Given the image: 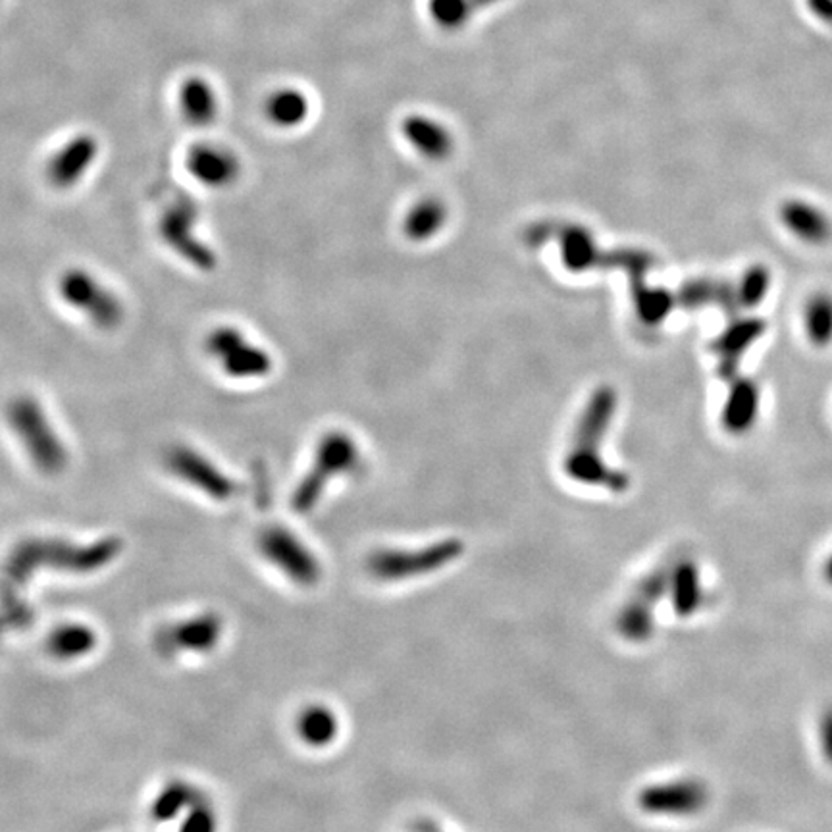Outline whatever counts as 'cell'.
Returning <instances> with one entry per match:
<instances>
[{"label": "cell", "instance_id": "29", "mask_svg": "<svg viewBox=\"0 0 832 832\" xmlns=\"http://www.w3.org/2000/svg\"><path fill=\"white\" fill-rule=\"evenodd\" d=\"M769 286H771L769 273L765 270L764 266H754L744 274L739 289L734 291V298L742 306L759 305L767 295Z\"/></svg>", "mask_w": 832, "mask_h": 832}, {"label": "cell", "instance_id": "27", "mask_svg": "<svg viewBox=\"0 0 832 832\" xmlns=\"http://www.w3.org/2000/svg\"><path fill=\"white\" fill-rule=\"evenodd\" d=\"M634 301H636V311L644 323H661L671 313L672 299L667 291L663 289H652L640 281L634 286Z\"/></svg>", "mask_w": 832, "mask_h": 832}, {"label": "cell", "instance_id": "10", "mask_svg": "<svg viewBox=\"0 0 832 832\" xmlns=\"http://www.w3.org/2000/svg\"><path fill=\"white\" fill-rule=\"evenodd\" d=\"M707 804L709 790L697 779L652 784L638 794V807L647 816H696Z\"/></svg>", "mask_w": 832, "mask_h": 832}, {"label": "cell", "instance_id": "20", "mask_svg": "<svg viewBox=\"0 0 832 832\" xmlns=\"http://www.w3.org/2000/svg\"><path fill=\"white\" fill-rule=\"evenodd\" d=\"M761 333H764L761 320H744V323L732 324L731 328L722 333L719 341L715 343V351L721 358V373L724 376H731L732 368L744 355V351L754 341H757Z\"/></svg>", "mask_w": 832, "mask_h": 832}, {"label": "cell", "instance_id": "32", "mask_svg": "<svg viewBox=\"0 0 832 832\" xmlns=\"http://www.w3.org/2000/svg\"><path fill=\"white\" fill-rule=\"evenodd\" d=\"M819 742L824 759L832 765V707H829L819 721Z\"/></svg>", "mask_w": 832, "mask_h": 832}, {"label": "cell", "instance_id": "16", "mask_svg": "<svg viewBox=\"0 0 832 832\" xmlns=\"http://www.w3.org/2000/svg\"><path fill=\"white\" fill-rule=\"evenodd\" d=\"M669 597H671L672 609L682 619H689L694 613L699 612V607L704 605V584L694 560L680 559L672 565Z\"/></svg>", "mask_w": 832, "mask_h": 832}, {"label": "cell", "instance_id": "22", "mask_svg": "<svg viewBox=\"0 0 832 832\" xmlns=\"http://www.w3.org/2000/svg\"><path fill=\"white\" fill-rule=\"evenodd\" d=\"M560 255L563 263L572 273L590 270L597 264L605 263L602 253L595 249L594 239L582 228L570 226L560 234Z\"/></svg>", "mask_w": 832, "mask_h": 832}, {"label": "cell", "instance_id": "9", "mask_svg": "<svg viewBox=\"0 0 832 832\" xmlns=\"http://www.w3.org/2000/svg\"><path fill=\"white\" fill-rule=\"evenodd\" d=\"M259 550L274 567L301 587H315L323 577L320 565L313 552L288 528H264L259 535Z\"/></svg>", "mask_w": 832, "mask_h": 832}, {"label": "cell", "instance_id": "31", "mask_svg": "<svg viewBox=\"0 0 832 832\" xmlns=\"http://www.w3.org/2000/svg\"><path fill=\"white\" fill-rule=\"evenodd\" d=\"M218 823H216V817L211 807L206 806V802H199L191 806L189 816L186 817V821L181 824V832H216Z\"/></svg>", "mask_w": 832, "mask_h": 832}, {"label": "cell", "instance_id": "6", "mask_svg": "<svg viewBox=\"0 0 832 832\" xmlns=\"http://www.w3.org/2000/svg\"><path fill=\"white\" fill-rule=\"evenodd\" d=\"M199 206L189 197H178L164 209L159 220V234L172 253L201 273H213L218 256L197 234Z\"/></svg>", "mask_w": 832, "mask_h": 832}, {"label": "cell", "instance_id": "19", "mask_svg": "<svg viewBox=\"0 0 832 832\" xmlns=\"http://www.w3.org/2000/svg\"><path fill=\"white\" fill-rule=\"evenodd\" d=\"M264 114L276 128H298L308 116V101L299 89L281 87L264 102Z\"/></svg>", "mask_w": 832, "mask_h": 832}, {"label": "cell", "instance_id": "5", "mask_svg": "<svg viewBox=\"0 0 832 832\" xmlns=\"http://www.w3.org/2000/svg\"><path fill=\"white\" fill-rule=\"evenodd\" d=\"M59 295L99 330H116L124 320L126 311L118 295L86 268H70L62 274Z\"/></svg>", "mask_w": 832, "mask_h": 832}, {"label": "cell", "instance_id": "4", "mask_svg": "<svg viewBox=\"0 0 832 832\" xmlns=\"http://www.w3.org/2000/svg\"><path fill=\"white\" fill-rule=\"evenodd\" d=\"M465 553V544L447 538L420 550H378L368 559V572L382 582L426 577L447 567Z\"/></svg>", "mask_w": 832, "mask_h": 832}, {"label": "cell", "instance_id": "3", "mask_svg": "<svg viewBox=\"0 0 832 832\" xmlns=\"http://www.w3.org/2000/svg\"><path fill=\"white\" fill-rule=\"evenodd\" d=\"M358 465V447L355 440L345 432L326 433L316 445L313 467L299 482L291 507L298 513H308L320 502L326 486L330 484L333 476L348 475Z\"/></svg>", "mask_w": 832, "mask_h": 832}, {"label": "cell", "instance_id": "21", "mask_svg": "<svg viewBox=\"0 0 832 832\" xmlns=\"http://www.w3.org/2000/svg\"><path fill=\"white\" fill-rule=\"evenodd\" d=\"M405 136L426 159L442 161L450 156L453 147L450 131L433 119L408 118L405 122Z\"/></svg>", "mask_w": 832, "mask_h": 832}, {"label": "cell", "instance_id": "28", "mask_svg": "<svg viewBox=\"0 0 832 832\" xmlns=\"http://www.w3.org/2000/svg\"><path fill=\"white\" fill-rule=\"evenodd\" d=\"M199 799V792L186 782H172L162 790L161 796L153 804V816L159 821H168L178 816L184 807H191Z\"/></svg>", "mask_w": 832, "mask_h": 832}, {"label": "cell", "instance_id": "11", "mask_svg": "<svg viewBox=\"0 0 832 832\" xmlns=\"http://www.w3.org/2000/svg\"><path fill=\"white\" fill-rule=\"evenodd\" d=\"M99 149V141L91 134H77L68 139L47 162L49 184L59 191L76 187L97 162Z\"/></svg>", "mask_w": 832, "mask_h": 832}, {"label": "cell", "instance_id": "7", "mask_svg": "<svg viewBox=\"0 0 832 832\" xmlns=\"http://www.w3.org/2000/svg\"><path fill=\"white\" fill-rule=\"evenodd\" d=\"M209 357L234 380H261L273 373L274 361L266 349L256 345L236 326H218L204 341Z\"/></svg>", "mask_w": 832, "mask_h": 832}, {"label": "cell", "instance_id": "12", "mask_svg": "<svg viewBox=\"0 0 832 832\" xmlns=\"http://www.w3.org/2000/svg\"><path fill=\"white\" fill-rule=\"evenodd\" d=\"M186 168L191 178L209 189H226L241 176L238 154L214 143L193 144L186 156Z\"/></svg>", "mask_w": 832, "mask_h": 832}, {"label": "cell", "instance_id": "13", "mask_svg": "<svg viewBox=\"0 0 832 832\" xmlns=\"http://www.w3.org/2000/svg\"><path fill=\"white\" fill-rule=\"evenodd\" d=\"M222 634V622L214 615H203L197 619L179 622L172 629L159 634L156 646L166 655L176 652H209L213 650Z\"/></svg>", "mask_w": 832, "mask_h": 832}, {"label": "cell", "instance_id": "1", "mask_svg": "<svg viewBox=\"0 0 832 832\" xmlns=\"http://www.w3.org/2000/svg\"><path fill=\"white\" fill-rule=\"evenodd\" d=\"M617 395L607 386L590 398L572 438V447L565 457V472L580 484L603 486L612 492H625L630 484L629 476L607 467L600 455V443L612 425Z\"/></svg>", "mask_w": 832, "mask_h": 832}, {"label": "cell", "instance_id": "8", "mask_svg": "<svg viewBox=\"0 0 832 832\" xmlns=\"http://www.w3.org/2000/svg\"><path fill=\"white\" fill-rule=\"evenodd\" d=\"M164 465L181 482L196 488L216 502H228L238 493V484L214 461L187 443H176L164 455Z\"/></svg>", "mask_w": 832, "mask_h": 832}, {"label": "cell", "instance_id": "25", "mask_svg": "<svg viewBox=\"0 0 832 832\" xmlns=\"http://www.w3.org/2000/svg\"><path fill=\"white\" fill-rule=\"evenodd\" d=\"M97 644V636L84 625H66L52 632L49 638V652L56 659H76L89 654Z\"/></svg>", "mask_w": 832, "mask_h": 832}, {"label": "cell", "instance_id": "17", "mask_svg": "<svg viewBox=\"0 0 832 832\" xmlns=\"http://www.w3.org/2000/svg\"><path fill=\"white\" fill-rule=\"evenodd\" d=\"M759 413V390L749 380L732 386L722 408V425L731 433H744L754 426Z\"/></svg>", "mask_w": 832, "mask_h": 832}, {"label": "cell", "instance_id": "30", "mask_svg": "<svg viewBox=\"0 0 832 832\" xmlns=\"http://www.w3.org/2000/svg\"><path fill=\"white\" fill-rule=\"evenodd\" d=\"M727 286H721L717 281H692L684 291L680 293V301L686 306H699L705 303H717L721 299H727L731 293H727Z\"/></svg>", "mask_w": 832, "mask_h": 832}, {"label": "cell", "instance_id": "15", "mask_svg": "<svg viewBox=\"0 0 832 832\" xmlns=\"http://www.w3.org/2000/svg\"><path fill=\"white\" fill-rule=\"evenodd\" d=\"M784 228L806 243H823L831 238L832 224L829 216L807 201H789L781 206Z\"/></svg>", "mask_w": 832, "mask_h": 832}, {"label": "cell", "instance_id": "2", "mask_svg": "<svg viewBox=\"0 0 832 832\" xmlns=\"http://www.w3.org/2000/svg\"><path fill=\"white\" fill-rule=\"evenodd\" d=\"M4 415L10 430L37 470L54 476L68 467V447L41 401L29 393H20L9 401Z\"/></svg>", "mask_w": 832, "mask_h": 832}, {"label": "cell", "instance_id": "23", "mask_svg": "<svg viewBox=\"0 0 832 832\" xmlns=\"http://www.w3.org/2000/svg\"><path fill=\"white\" fill-rule=\"evenodd\" d=\"M298 732L301 740L313 747H324L331 744L338 732V717L324 705H311L299 715Z\"/></svg>", "mask_w": 832, "mask_h": 832}, {"label": "cell", "instance_id": "14", "mask_svg": "<svg viewBox=\"0 0 832 832\" xmlns=\"http://www.w3.org/2000/svg\"><path fill=\"white\" fill-rule=\"evenodd\" d=\"M181 116L193 128H209L218 118L220 101L214 87L201 76H189L181 81L178 91Z\"/></svg>", "mask_w": 832, "mask_h": 832}, {"label": "cell", "instance_id": "18", "mask_svg": "<svg viewBox=\"0 0 832 832\" xmlns=\"http://www.w3.org/2000/svg\"><path fill=\"white\" fill-rule=\"evenodd\" d=\"M617 632L625 640L642 644L654 636L655 629V605L644 600L642 595L634 594L629 602L620 607L617 620H615Z\"/></svg>", "mask_w": 832, "mask_h": 832}, {"label": "cell", "instance_id": "34", "mask_svg": "<svg viewBox=\"0 0 832 832\" xmlns=\"http://www.w3.org/2000/svg\"><path fill=\"white\" fill-rule=\"evenodd\" d=\"M418 832H440V831H436V829H432V827H428V829H420V831Z\"/></svg>", "mask_w": 832, "mask_h": 832}, {"label": "cell", "instance_id": "26", "mask_svg": "<svg viewBox=\"0 0 832 832\" xmlns=\"http://www.w3.org/2000/svg\"><path fill=\"white\" fill-rule=\"evenodd\" d=\"M807 338L817 345L824 348L832 343V298L827 293H817L806 303L804 311Z\"/></svg>", "mask_w": 832, "mask_h": 832}, {"label": "cell", "instance_id": "33", "mask_svg": "<svg viewBox=\"0 0 832 832\" xmlns=\"http://www.w3.org/2000/svg\"><path fill=\"white\" fill-rule=\"evenodd\" d=\"M824 578H827L829 584H832V555L829 557V560L824 563Z\"/></svg>", "mask_w": 832, "mask_h": 832}, {"label": "cell", "instance_id": "24", "mask_svg": "<svg viewBox=\"0 0 832 832\" xmlns=\"http://www.w3.org/2000/svg\"><path fill=\"white\" fill-rule=\"evenodd\" d=\"M447 220V211L445 204L438 199H423L420 203L411 209V213L405 218L403 230L405 236L413 241H425L436 236L442 230L443 224Z\"/></svg>", "mask_w": 832, "mask_h": 832}]
</instances>
